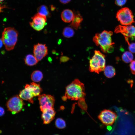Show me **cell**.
<instances>
[{"label":"cell","mask_w":135,"mask_h":135,"mask_svg":"<svg viewBox=\"0 0 135 135\" xmlns=\"http://www.w3.org/2000/svg\"><path fill=\"white\" fill-rule=\"evenodd\" d=\"M86 95L84 84L79 80L76 79L66 87L65 95L62 99L64 101L68 99L78 101L80 107L86 110L87 106L85 101Z\"/></svg>","instance_id":"1"},{"label":"cell","mask_w":135,"mask_h":135,"mask_svg":"<svg viewBox=\"0 0 135 135\" xmlns=\"http://www.w3.org/2000/svg\"><path fill=\"white\" fill-rule=\"evenodd\" d=\"M113 34L112 32L104 30L101 33L96 34L93 38V41L103 52L111 53L114 51V44L112 39Z\"/></svg>","instance_id":"2"},{"label":"cell","mask_w":135,"mask_h":135,"mask_svg":"<svg viewBox=\"0 0 135 135\" xmlns=\"http://www.w3.org/2000/svg\"><path fill=\"white\" fill-rule=\"evenodd\" d=\"M18 33L14 28L8 27L4 30L1 40L7 51L14 49L17 42Z\"/></svg>","instance_id":"3"},{"label":"cell","mask_w":135,"mask_h":135,"mask_svg":"<svg viewBox=\"0 0 135 135\" xmlns=\"http://www.w3.org/2000/svg\"><path fill=\"white\" fill-rule=\"evenodd\" d=\"M105 58V56L100 51L95 50L94 56L90 60V71L99 74L104 71L106 67Z\"/></svg>","instance_id":"4"},{"label":"cell","mask_w":135,"mask_h":135,"mask_svg":"<svg viewBox=\"0 0 135 135\" xmlns=\"http://www.w3.org/2000/svg\"><path fill=\"white\" fill-rule=\"evenodd\" d=\"M116 17L118 21L123 25L130 26L135 22L132 12L127 7L119 10L117 12Z\"/></svg>","instance_id":"5"},{"label":"cell","mask_w":135,"mask_h":135,"mask_svg":"<svg viewBox=\"0 0 135 135\" xmlns=\"http://www.w3.org/2000/svg\"><path fill=\"white\" fill-rule=\"evenodd\" d=\"M24 105L23 100L18 95L10 98L6 104L8 110L13 114H16L21 112Z\"/></svg>","instance_id":"6"},{"label":"cell","mask_w":135,"mask_h":135,"mask_svg":"<svg viewBox=\"0 0 135 135\" xmlns=\"http://www.w3.org/2000/svg\"><path fill=\"white\" fill-rule=\"evenodd\" d=\"M117 118V116L116 113L108 110L102 111L98 116V118L100 121L107 126L112 125Z\"/></svg>","instance_id":"7"},{"label":"cell","mask_w":135,"mask_h":135,"mask_svg":"<svg viewBox=\"0 0 135 135\" xmlns=\"http://www.w3.org/2000/svg\"><path fill=\"white\" fill-rule=\"evenodd\" d=\"M38 100L42 112L54 108L55 99L53 96L46 94L40 95Z\"/></svg>","instance_id":"8"},{"label":"cell","mask_w":135,"mask_h":135,"mask_svg":"<svg viewBox=\"0 0 135 135\" xmlns=\"http://www.w3.org/2000/svg\"><path fill=\"white\" fill-rule=\"evenodd\" d=\"M47 18L38 13L32 18V21L30 23V26L36 31H41L47 24Z\"/></svg>","instance_id":"9"},{"label":"cell","mask_w":135,"mask_h":135,"mask_svg":"<svg viewBox=\"0 0 135 135\" xmlns=\"http://www.w3.org/2000/svg\"><path fill=\"white\" fill-rule=\"evenodd\" d=\"M34 55L38 61L42 60L48 54V50L46 44H38L35 45L33 49Z\"/></svg>","instance_id":"10"},{"label":"cell","mask_w":135,"mask_h":135,"mask_svg":"<svg viewBox=\"0 0 135 135\" xmlns=\"http://www.w3.org/2000/svg\"><path fill=\"white\" fill-rule=\"evenodd\" d=\"M114 32L116 33H121L128 37L135 38V27L134 26L119 25L116 28Z\"/></svg>","instance_id":"11"},{"label":"cell","mask_w":135,"mask_h":135,"mask_svg":"<svg viewBox=\"0 0 135 135\" xmlns=\"http://www.w3.org/2000/svg\"><path fill=\"white\" fill-rule=\"evenodd\" d=\"M41 118L44 124H50L53 120L56 113L54 108L47 110L43 112Z\"/></svg>","instance_id":"12"},{"label":"cell","mask_w":135,"mask_h":135,"mask_svg":"<svg viewBox=\"0 0 135 135\" xmlns=\"http://www.w3.org/2000/svg\"><path fill=\"white\" fill-rule=\"evenodd\" d=\"M19 97L22 100L27 101L33 104L34 101L33 98L34 97L29 89L25 87V88L20 91Z\"/></svg>","instance_id":"13"},{"label":"cell","mask_w":135,"mask_h":135,"mask_svg":"<svg viewBox=\"0 0 135 135\" xmlns=\"http://www.w3.org/2000/svg\"><path fill=\"white\" fill-rule=\"evenodd\" d=\"M25 86L29 89L34 97L39 96L42 91L40 84L34 82L31 83L30 84H26Z\"/></svg>","instance_id":"14"},{"label":"cell","mask_w":135,"mask_h":135,"mask_svg":"<svg viewBox=\"0 0 135 135\" xmlns=\"http://www.w3.org/2000/svg\"><path fill=\"white\" fill-rule=\"evenodd\" d=\"M74 12V18L70 26L72 28L77 30L80 26L83 18L79 12Z\"/></svg>","instance_id":"15"},{"label":"cell","mask_w":135,"mask_h":135,"mask_svg":"<svg viewBox=\"0 0 135 135\" xmlns=\"http://www.w3.org/2000/svg\"><path fill=\"white\" fill-rule=\"evenodd\" d=\"M74 16V12L70 9H66L62 12L61 17L62 20L66 23L72 22Z\"/></svg>","instance_id":"16"},{"label":"cell","mask_w":135,"mask_h":135,"mask_svg":"<svg viewBox=\"0 0 135 135\" xmlns=\"http://www.w3.org/2000/svg\"><path fill=\"white\" fill-rule=\"evenodd\" d=\"M25 64L28 66H32L36 64L39 62L34 55H28L24 59Z\"/></svg>","instance_id":"17"},{"label":"cell","mask_w":135,"mask_h":135,"mask_svg":"<svg viewBox=\"0 0 135 135\" xmlns=\"http://www.w3.org/2000/svg\"><path fill=\"white\" fill-rule=\"evenodd\" d=\"M104 71L105 76L108 78H113L116 74L115 68L111 66H108L106 67Z\"/></svg>","instance_id":"18"},{"label":"cell","mask_w":135,"mask_h":135,"mask_svg":"<svg viewBox=\"0 0 135 135\" xmlns=\"http://www.w3.org/2000/svg\"><path fill=\"white\" fill-rule=\"evenodd\" d=\"M43 78L42 72L39 70L34 72L31 75V79L34 82H40Z\"/></svg>","instance_id":"19"},{"label":"cell","mask_w":135,"mask_h":135,"mask_svg":"<svg viewBox=\"0 0 135 135\" xmlns=\"http://www.w3.org/2000/svg\"><path fill=\"white\" fill-rule=\"evenodd\" d=\"M38 13L47 17H49L51 16L48 7L45 5H43L40 6L38 9Z\"/></svg>","instance_id":"20"},{"label":"cell","mask_w":135,"mask_h":135,"mask_svg":"<svg viewBox=\"0 0 135 135\" xmlns=\"http://www.w3.org/2000/svg\"><path fill=\"white\" fill-rule=\"evenodd\" d=\"M74 32L73 29L71 27L65 28L64 30L63 34L66 38H70L72 37L74 34Z\"/></svg>","instance_id":"21"},{"label":"cell","mask_w":135,"mask_h":135,"mask_svg":"<svg viewBox=\"0 0 135 135\" xmlns=\"http://www.w3.org/2000/svg\"><path fill=\"white\" fill-rule=\"evenodd\" d=\"M133 58L134 56L132 54L128 52H125L122 56L123 60L126 63L131 62L133 60Z\"/></svg>","instance_id":"22"},{"label":"cell","mask_w":135,"mask_h":135,"mask_svg":"<svg viewBox=\"0 0 135 135\" xmlns=\"http://www.w3.org/2000/svg\"><path fill=\"white\" fill-rule=\"evenodd\" d=\"M55 125L57 128L61 129H64L66 126L65 121L61 118H58L56 120Z\"/></svg>","instance_id":"23"},{"label":"cell","mask_w":135,"mask_h":135,"mask_svg":"<svg viewBox=\"0 0 135 135\" xmlns=\"http://www.w3.org/2000/svg\"><path fill=\"white\" fill-rule=\"evenodd\" d=\"M126 40L129 45V49L131 52L135 53V43L130 44L128 41V38L125 36Z\"/></svg>","instance_id":"24"},{"label":"cell","mask_w":135,"mask_h":135,"mask_svg":"<svg viewBox=\"0 0 135 135\" xmlns=\"http://www.w3.org/2000/svg\"><path fill=\"white\" fill-rule=\"evenodd\" d=\"M127 0H116L115 3L118 6H122L126 3Z\"/></svg>","instance_id":"25"},{"label":"cell","mask_w":135,"mask_h":135,"mask_svg":"<svg viewBox=\"0 0 135 135\" xmlns=\"http://www.w3.org/2000/svg\"><path fill=\"white\" fill-rule=\"evenodd\" d=\"M130 67L132 73L135 75V60L131 62Z\"/></svg>","instance_id":"26"},{"label":"cell","mask_w":135,"mask_h":135,"mask_svg":"<svg viewBox=\"0 0 135 135\" xmlns=\"http://www.w3.org/2000/svg\"><path fill=\"white\" fill-rule=\"evenodd\" d=\"M69 59V58L67 57L62 56L60 58V61L61 62H64L67 61Z\"/></svg>","instance_id":"27"},{"label":"cell","mask_w":135,"mask_h":135,"mask_svg":"<svg viewBox=\"0 0 135 135\" xmlns=\"http://www.w3.org/2000/svg\"><path fill=\"white\" fill-rule=\"evenodd\" d=\"M4 109L2 107L0 106V117L3 116L5 114Z\"/></svg>","instance_id":"28"},{"label":"cell","mask_w":135,"mask_h":135,"mask_svg":"<svg viewBox=\"0 0 135 135\" xmlns=\"http://www.w3.org/2000/svg\"><path fill=\"white\" fill-rule=\"evenodd\" d=\"M71 0H59L60 2L64 4H66L69 3Z\"/></svg>","instance_id":"29"},{"label":"cell","mask_w":135,"mask_h":135,"mask_svg":"<svg viewBox=\"0 0 135 135\" xmlns=\"http://www.w3.org/2000/svg\"><path fill=\"white\" fill-rule=\"evenodd\" d=\"M3 44L1 39H0V48L2 47Z\"/></svg>","instance_id":"30"},{"label":"cell","mask_w":135,"mask_h":135,"mask_svg":"<svg viewBox=\"0 0 135 135\" xmlns=\"http://www.w3.org/2000/svg\"><path fill=\"white\" fill-rule=\"evenodd\" d=\"M2 8L0 6V12H1V10Z\"/></svg>","instance_id":"31"},{"label":"cell","mask_w":135,"mask_h":135,"mask_svg":"<svg viewBox=\"0 0 135 135\" xmlns=\"http://www.w3.org/2000/svg\"><path fill=\"white\" fill-rule=\"evenodd\" d=\"M4 0H0V2L3 1Z\"/></svg>","instance_id":"32"},{"label":"cell","mask_w":135,"mask_h":135,"mask_svg":"<svg viewBox=\"0 0 135 135\" xmlns=\"http://www.w3.org/2000/svg\"><path fill=\"white\" fill-rule=\"evenodd\" d=\"M59 135L58 134H55V135Z\"/></svg>","instance_id":"33"}]
</instances>
